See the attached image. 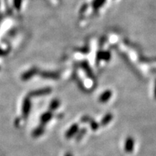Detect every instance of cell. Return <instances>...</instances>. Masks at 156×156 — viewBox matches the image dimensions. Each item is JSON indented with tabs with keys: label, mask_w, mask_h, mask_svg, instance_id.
Here are the masks:
<instances>
[{
	"label": "cell",
	"mask_w": 156,
	"mask_h": 156,
	"mask_svg": "<svg viewBox=\"0 0 156 156\" xmlns=\"http://www.w3.org/2000/svg\"><path fill=\"white\" fill-rule=\"evenodd\" d=\"M134 140L131 136L126 138L125 143H124V151L126 153H131L134 151Z\"/></svg>",
	"instance_id": "cell-1"
},
{
	"label": "cell",
	"mask_w": 156,
	"mask_h": 156,
	"mask_svg": "<svg viewBox=\"0 0 156 156\" xmlns=\"http://www.w3.org/2000/svg\"><path fill=\"white\" fill-rule=\"evenodd\" d=\"M78 129H79V125L77 124H74L73 125L70 126L69 129L66 132L65 136L67 139H70V138L75 136V134H77Z\"/></svg>",
	"instance_id": "cell-2"
},
{
	"label": "cell",
	"mask_w": 156,
	"mask_h": 156,
	"mask_svg": "<svg viewBox=\"0 0 156 156\" xmlns=\"http://www.w3.org/2000/svg\"><path fill=\"white\" fill-rule=\"evenodd\" d=\"M112 119H113L112 114H107L104 117H103V119L101 120V124L102 126H106V125H107V124H108L109 122H111V121L112 120Z\"/></svg>",
	"instance_id": "cell-3"
},
{
	"label": "cell",
	"mask_w": 156,
	"mask_h": 156,
	"mask_svg": "<svg viewBox=\"0 0 156 156\" xmlns=\"http://www.w3.org/2000/svg\"><path fill=\"white\" fill-rule=\"evenodd\" d=\"M52 117V114L51 113H46V114H44V116H42V121L43 122L46 123L49 121Z\"/></svg>",
	"instance_id": "cell-4"
},
{
	"label": "cell",
	"mask_w": 156,
	"mask_h": 156,
	"mask_svg": "<svg viewBox=\"0 0 156 156\" xmlns=\"http://www.w3.org/2000/svg\"><path fill=\"white\" fill-rule=\"evenodd\" d=\"M85 133H86V129H81L80 131L78 132V133H77V137H76V140H77V141L78 140H80L81 138L85 135Z\"/></svg>",
	"instance_id": "cell-5"
},
{
	"label": "cell",
	"mask_w": 156,
	"mask_h": 156,
	"mask_svg": "<svg viewBox=\"0 0 156 156\" xmlns=\"http://www.w3.org/2000/svg\"><path fill=\"white\" fill-rule=\"evenodd\" d=\"M90 127H91V129L93 130V131H95V130H97L98 129V123H96L95 122V121H92L91 120L90 122Z\"/></svg>",
	"instance_id": "cell-6"
},
{
	"label": "cell",
	"mask_w": 156,
	"mask_h": 156,
	"mask_svg": "<svg viewBox=\"0 0 156 156\" xmlns=\"http://www.w3.org/2000/svg\"><path fill=\"white\" fill-rule=\"evenodd\" d=\"M58 106V102H57V101H54V102L51 103V108L55 109L57 108Z\"/></svg>",
	"instance_id": "cell-7"
},
{
	"label": "cell",
	"mask_w": 156,
	"mask_h": 156,
	"mask_svg": "<svg viewBox=\"0 0 156 156\" xmlns=\"http://www.w3.org/2000/svg\"><path fill=\"white\" fill-rule=\"evenodd\" d=\"M43 132H44V128H43L42 126L41 127H38V129L36 131V135H40V134H41L43 133Z\"/></svg>",
	"instance_id": "cell-8"
},
{
	"label": "cell",
	"mask_w": 156,
	"mask_h": 156,
	"mask_svg": "<svg viewBox=\"0 0 156 156\" xmlns=\"http://www.w3.org/2000/svg\"><path fill=\"white\" fill-rule=\"evenodd\" d=\"M65 156H73V155H72L71 153H67V154H66Z\"/></svg>",
	"instance_id": "cell-9"
}]
</instances>
